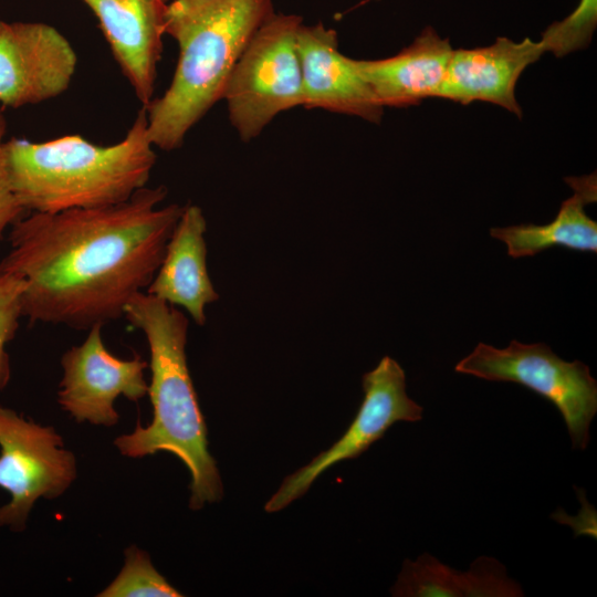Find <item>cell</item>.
Returning <instances> with one entry per match:
<instances>
[{
    "instance_id": "6da1fadb",
    "label": "cell",
    "mask_w": 597,
    "mask_h": 597,
    "mask_svg": "<svg viewBox=\"0 0 597 597\" xmlns=\"http://www.w3.org/2000/svg\"><path fill=\"white\" fill-rule=\"evenodd\" d=\"M165 186L144 187L107 207L22 217L8 235L0 273L25 286L22 317L90 329L124 316L153 281L184 206L160 207Z\"/></svg>"
},
{
    "instance_id": "7a4b0ae2",
    "label": "cell",
    "mask_w": 597,
    "mask_h": 597,
    "mask_svg": "<svg viewBox=\"0 0 597 597\" xmlns=\"http://www.w3.org/2000/svg\"><path fill=\"white\" fill-rule=\"evenodd\" d=\"M124 316L144 333L149 346L151 380L147 395L154 412L149 426L145 428L138 421L132 433L117 437L114 444L123 455L134 459L160 451L176 455L190 473L189 507L200 510L219 501L223 490L187 365L188 317L144 292L129 301Z\"/></svg>"
},
{
    "instance_id": "3957f363",
    "label": "cell",
    "mask_w": 597,
    "mask_h": 597,
    "mask_svg": "<svg viewBox=\"0 0 597 597\" xmlns=\"http://www.w3.org/2000/svg\"><path fill=\"white\" fill-rule=\"evenodd\" d=\"M273 11L272 0L167 2L165 34L177 42L179 55L168 88L144 106L155 147H180L189 130L222 101L239 56Z\"/></svg>"
},
{
    "instance_id": "277c9868",
    "label": "cell",
    "mask_w": 597,
    "mask_h": 597,
    "mask_svg": "<svg viewBox=\"0 0 597 597\" xmlns=\"http://www.w3.org/2000/svg\"><path fill=\"white\" fill-rule=\"evenodd\" d=\"M144 106L125 137L96 145L80 135L4 143L13 193L25 212L53 213L128 200L146 187L156 164Z\"/></svg>"
},
{
    "instance_id": "5b68a950",
    "label": "cell",
    "mask_w": 597,
    "mask_h": 597,
    "mask_svg": "<svg viewBox=\"0 0 597 597\" xmlns=\"http://www.w3.org/2000/svg\"><path fill=\"white\" fill-rule=\"evenodd\" d=\"M302 18L273 11L254 32L226 85L230 124L243 142L281 113L304 104L297 31Z\"/></svg>"
},
{
    "instance_id": "8992f818",
    "label": "cell",
    "mask_w": 597,
    "mask_h": 597,
    "mask_svg": "<svg viewBox=\"0 0 597 597\" xmlns=\"http://www.w3.org/2000/svg\"><path fill=\"white\" fill-rule=\"evenodd\" d=\"M454 370L490 381L520 384L536 392L561 412L573 448L586 449L597 412V381L580 360L566 362L544 343L513 339L502 349L479 343Z\"/></svg>"
},
{
    "instance_id": "52a82bcc",
    "label": "cell",
    "mask_w": 597,
    "mask_h": 597,
    "mask_svg": "<svg viewBox=\"0 0 597 597\" xmlns=\"http://www.w3.org/2000/svg\"><path fill=\"white\" fill-rule=\"evenodd\" d=\"M76 476V458L53 427L0 406V488L11 498L0 506V527L23 532L34 503L61 496Z\"/></svg>"
},
{
    "instance_id": "ba28073f",
    "label": "cell",
    "mask_w": 597,
    "mask_h": 597,
    "mask_svg": "<svg viewBox=\"0 0 597 597\" xmlns=\"http://www.w3.org/2000/svg\"><path fill=\"white\" fill-rule=\"evenodd\" d=\"M362 405L343 436L310 463L284 479L265 503L268 513L283 510L304 495L313 482L331 467L359 457L398 421H419L422 407L406 391V375L391 357L385 356L362 379Z\"/></svg>"
},
{
    "instance_id": "9c48e42d",
    "label": "cell",
    "mask_w": 597,
    "mask_h": 597,
    "mask_svg": "<svg viewBox=\"0 0 597 597\" xmlns=\"http://www.w3.org/2000/svg\"><path fill=\"white\" fill-rule=\"evenodd\" d=\"M103 326H92L82 344L63 354L57 402L77 422L113 427L119 420L116 398L138 401L147 395V363L139 355L132 359L114 356L104 344Z\"/></svg>"
},
{
    "instance_id": "30bf717a",
    "label": "cell",
    "mask_w": 597,
    "mask_h": 597,
    "mask_svg": "<svg viewBox=\"0 0 597 597\" xmlns=\"http://www.w3.org/2000/svg\"><path fill=\"white\" fill-rule=\"evenodd\" d=\"M76 53L69 40L43 22L0 21V104L19 108L64 93Z\"/></svg>"
},
{
    "instance_id": "8fae6325",
    "label": "cell",
    "mask_w": 597,
    "mask_h": 597,
    "mask_svg": "<svg viewBox=\"0 0 597 597\" xmlns=\"http://www.w3.org/2000/svg\"><path fill=\"white\" fill-rule=\"evenodd\" d=\"M304 93L303 107L324 109L378 123L384 113L353 59L338 50L334 29L318 22L302 23L297 31Z\"/></svg>"
},
{
    "instance_id": "7c38bea8",
    "label": "cell",
    "mask_w": 597,
    "mask_h": 597,
    "mask_svg": "<svg viewBox=\"0 0 597 597\" xmlns=\"http://www.w3.org/2000/svg\"><path fill=\"white\" fill-rule=\"evenodd\" d=\"M96 15L123 75L142 106L154 96L165 34V0H82Z\"/></svg>"
},
{
    "instance_id": "4fadbf2b",
    "label": "cell",
    "mask_w": 597,
    "mask_h": 597,
    "mask_svg": "<svg viewBox=\"0 0 597 597\" xmlns=\"http://www.w3.org/2000/svg\"><path fill=\"white\" fill-rule=\"evenodd\" d=\"M545 53L541 41L507 38L484 48L453 50L437 97L461 104L489 102L522 117L515 85L522 72Z\"/></svg>"
},
{
    "instance_id": "5bb4252c",
    "label": "cell",
    "mask_w": 597,
    "mask_h": 597,
    "mask_svg": "<svg viewBox=\"0 0 597 597\" xmlns=\"http://www.w3.org/2000/svg\"><path fill=\"white\" fill-rule=\"evenodd\" d=\"M206 230L201 208L191 203L184 206L146 292L184 307L200 326L206 323V306L219 298L207 269Z\"/></svg>"
},
{
    "instance_id": "9a60e30c",
    "label": "cell",
    "mask_w": 597,
    "mask_h": 597,
    "mask_svg": "<svg viewBox=\"0 0 597 597\" xmlns=\"http://www.w3.org/2000/svg\"><path fill=\"white\" fill-rule=\"evenodd\" d=\"M452 52L447 39H441L432 28H426L394 56L353 59V63L384 107H405L437 97Z\"/></svg>"
},
{
    "instance_id": "2e32d148",
    "label": "cell",
    "mask_w": 597,
    "mask_h": 597,
    "mask_svg": "<svg viewBox=\"0 0 597 597\" xmlns=\"http://www.w3.org/2000/svg\"><path fill=\"white\" fill-rule=\"evenodd\" d=\"M574 193L564 200L556 217L546 224L525 223L492 228L490 234L506 244L512 258L533 256L553 247L580 252H597V222L585 207L597 199L596 174L567 177Z\"/></svg>"
},
{
    "instance_id": "e0dca14e",
    "label": "cell",
    "mask_w": 597,
    "mask_h": 597,
    "mask_svg": "<svg viewBox=\"0 0 597 597\" xmlns=\"http://www.w3.org/2000/svg\"><path fill=\"white\" fill-rule=\"evenodd\" d=\"M391 595L397 597H520L521 586L495 558L481 556L467 572L455 570L428 553L405 559Z\"/></svg>"
},
{
    "instance_id": "ac0fdd59",
    "label": "cell",
    "mask_w": 597,
    "mask_h": 597,
    "mask_svg": "<svg viewBox=\"0 0 597 597\" xmlns=\"http://www.w3.org/2000/svg\"><path fill=\"white\" fill-rule=\"evenodd\" d=\"M125 563L116 578L98 597H180L182 594L172 587L153 566L149 555L132 545L124 552Z\"/></svg>"
},
{
    "instance_id": "d6986e66",
    "label": "cell",
    "mask_w": 597,
    "mask_h": 597,
    "mask_svg": "<svg viewBox=\"0 0 597 597\" xmlns=\"http://www.w3.org/2000/svg\"><path fill=\"white\" fill-rule=\"evenodd\" d=\"M597 24V0H580L576 9L563 21L552 23L540 40L546 51L562 57L585 49Z\"/></svg>"
},
{
    "instance_id": "ffe728a7",
    "label": "cell",
    "mask_w": 597,
    "mask_h": 597,
    "mask_svg": "<svg viewBox=\"0 0 597 597\" xmlns=\"http://www.w3.org/2000/svg\"><path fill=\"white\" fill-rule=\"evenodd\" d=\"M25 282L15 274L0 273V390L11 378L7 345L14 338L22 317L21 296Z\"/></svg>"
},
{
    "instance_id": "44dd1931",
    "label": "cell",
    "mask_w": 597,
    "mask_h": 597,
    "mask_svg": "<svg viewBox=\"0 0 597 597\" xmlns=\"http://www.w3.org/2000/svg\"><path fill=\"white\" fill-rule=\"evenodd\" d=\"M7 133V118L3 106L0 104V241L7 228L20 220L25 211L17 200L8 174L4 136Z\"/></svg>"
},
{
    "instance_id": "7402d4cb",
    "label": "cell",
    "mask_w": 597,
    "mask_h": 597,
    "mask_svg": "<svg viewBox=\"0 0 597 597\" xmlns=\"http://www.w3.org/2000/svg\"><path fill=\"white\" fill-rule=\"evenodd\" d=\"M165 1H166V2H170V1H172V0H165Z\"/></svg>"
}]
</instances>
